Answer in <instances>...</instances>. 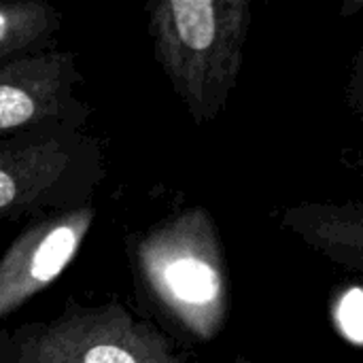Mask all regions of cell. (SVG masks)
<instances>
[{
    "label": "cell",
    "mask_w": 363,
    "mask_h": 363,
    "mask_svg": "<svg viewBox=\"0 0 363 363\" xmlns=\"http://www.w3.org/2000/svg\"><path fill=\"white\" fill-rule=\"evenodd\" d=\"M0 363H185L172 340L121 298H68L45 321L0 330Z\"/></svg>",
    "instance_id": "1"
},
{
    "label": "cell",
    "mask_w": 363,
    "mask_h": 363,
    "mask_svg": "<svg viewBox=\"0 0 363 363\" xmlns=\"http://www.w3.org/2000/svg\"><path fill=\"white\" fill-rule=\"evenodd\" d=\"M106 177V145L57 125L0 138V223L94 202Z\"/></svg>",
    "instance_id": "2"
},
{
    "label": "cell",
    "mask_w": 363,
    "mask_h": 363,
    "mask_svg": "<svg viewBox=\"0 0 363 363\" xmlns=\"http://www.w3.org/2000/svg\"><path fill=\"white\" fill-rule=\"evenodd\" d=\"M198 225L196 217L166 219L130 232L123 249L140 315L153 311L162 321L206 336L221 294V277L200 249Z\"/></svg>",
    "instance_id": "3"
},
{
    "label": "cell",
    "mask_w": 363,
    "mask_h": 363,
    "mask_svg": "<svg viewBox=\"0 0 363 363\" xmlns=\"http://www.w3.org/2000/svg\"><path fill=\"white\" fill-rule=\"evenodd\" d=\"M77 53L49 49L0 64V138L43 128L85 130L91 106L77 96Z\"/></svg>",
    "instance_id": "4"
},
{
    "label": "cell",
    "mask_w": 363,
    "mask_h": 363,
    "mask_svg": "<svg viewBox=\"0 0 363 363\" xmlns=\"http://www.w3.org/2000/svg\"><path fill=\"white\" fill-rule=\"evenodd\" d=\"M96 221L94 202L32 217L0 255V323L49 289L77 259Z\"/></svg>",
    "instance_id": "5"
},
{
    "label": "cell",
    "mask_w": 363,
    "mask_h": 363,
    "mask_svg": "<svg viewBox=\"0 0 363 363\" xmlns=\"http://www.w3.org/2000/svg\"><path fill=\"white\" fill-rule=\"evenodd\" d=\"M62 19L47 0L0 2V64L55 49Z\"/></svg>",
    "instance_id": "6"
},
{
    "label": "cell",
    "mask_w": 363,
    "mask_h": 363,
    "mask_svg": "<svg viewBox=\"0 0 363 363\" xmlns=\"http://www.w3.org/2000/svg\"><path fill=\"white\" fill-rule=\"evenodd\" d=\"M338 321L342 332L353 340L363 342V291L362 289H351L338 308Z\"/></svg>",
    "instance_id": "7"
}]
</instances>
